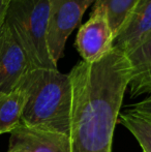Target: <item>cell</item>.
Masks as SVG:
<instances>
[{
	"mask_svg": "<svg viewBox=\"0 0 151 152\" xmlns=\"http://www.w3.org/2000/svg\"><path fill=\"white\" fill-rule=\"evenodd\" d=\"M94 0H49L48 46L56 64L64 53L65 45L81 23L84 12Z\"/></svg>",
	"mask_w": 151,
	"mask_h": 152,
	"instance_id": "4",
	"label": "cell"
},
{
	"mask_svg": "<svg viewBox=\"0 0 151 152\" xmlns=\"http://www.w3.org/2000/svg\"><path fill=\"white\" fill-rule=\"evenodd\" d=\"M139 1L140 0H95L94 7L104 10L114 37L116 38Z\"/></svg>",
	"mask_w": 151,
	"mask_h": 152,
	"instance_id": "11",
	"label": "cell"
},
{
	"mask_svg": "<svg viewBox=\"0 0 151 152\" xmlns=\"http://www.w3.org/2000/svg\"><path fill=\"white\" fill-rule=\"evenodd\" d=\"M151 31V0H140L122 29L117 34L115 47L126 54L135 49Z\"/></svg>",
	"mask_w": 151,
	"mask_h": 152,
	"instance_id": "8",
	"label": "cell"
},
{
	"mask_svg": "<svg viewBox=\"0 0 151 152\" xmlns=\"http://www.w3.org/2000/svg\"><path fill=\"white\" fill-rule=\"evenodd\" d=\"M24 104L25 94L20 88L0 94V134L10 132L20 123Z\"/></svg>",
	"mask_w": 151,
	"mask_h": 152,
	"instance_id": "10",
	"label": "cell"
},
{
	"mask_svg": "<svg viewBox=\"0 0 151 152\" xmlns=\"http://www.w3.org/2000/svg\"><path fill=\"white\" fill-rule=\"evenodd\" d=\"M131 76L129 90L131 97L142 94H151V31L148 35L128 53Z\"/></svg>",
	"mask_w": 151,
	"mask_h": 152,
	"instance_id": "9",
	"label": "cell"
},
{
	"mask_svg": "<svg viewBox=\"0 0 151 152\" xmlns=\"http://www.w3.org/2000/svg\"><path fill=\"white\" fill-rule=\"evenodd\" d=\"M115 37L104 10L94 7L77 34L76 47L83 61H98L114 48Z\"/></svg>",
	"mask_w": 151,
	"mask_h": 152,
	"instance_id": "6",
	"label": "cell"
},
{
	"mask_svg": "<svg viewBox=\"0 0 151 152\" xmlns=\"http://www.w3.org/2000/svg\"><path fill=\"white\" fill-rule=\"evenodd\" d=\"M119 120L135 137L143 152H151V116L128 110L119 115Z\"/></svg>",
	"mask_w": 151,
	"mask_h": 152,
	"instance_id": "12",
	"label": "cell"
},
{
	"mask_svg": "<svg viewBox=\"0 0 151 152\" xmlns=\"http://www.w3.org/2000/svg\"><path fill=\"white\" fill-rule=\"evenodd\" d=\"M5 23L33 67L57 69L48 46L49 0H12Z\"/></svg>",
	"mask_w": 151,
	"mask_h": 152,
	"instance_id": "3",
	"label": "cell"
},
{
	"mask_svg": "<svg viewBox=\"0 0 151 152\" xmlns=\"http://www.w3.org/2000/svg\"><path fill=\"white\" fill-rule=\"evenodd\" d=\"M9 134L7 152H71L69 136L29 126L22 121Z\"/></svg>",
	"mask_w": 151,
	"mask_h": 152,
	"instance_id": "7",
	"label": "cell"
},
{
	"mask_svg": "<svg viewBox=\"0 0 151 152\" xmlns=\"http://www.w3.org/2000/svg\"><path fill=\"white\" fill-rule=\"evenodd\" d=\"M18 88L25 94L23 123L69 136L73 98L69 75L58 68L33 67Z\"/></svg>",
	"mask_w": 151,
	"mask_h": 152,
	"instance_id": "2",
	"label": "cell"
},
{
	"mask_svg": "<svg viewBox=\"0 0 151 152\" xmlns=\"http://www.w3.org/2000/svg\"><path fill=\"white\" fill-rule=\"evenodd\" d=\"M10 1L12 0H0V29L5 22L6 12H7V8Z\"/></svg>",
	"mask_w": 151,
	"mask_h": 152,
	"instance_id": "14",
	"label": "cell"
},
{
	"mask_svg": "<svg viewBox=\"0 0 151 152\" xmlns=\"http://www.w3.org/2000/svg\"><path fill=\"white\" fill-rule=\"evenodd\" d=\"M129 110H133V111H135V112L151 116V94H149V95H148L145 99L142 100V102L133 104V106L129 108Z\"/></svg>",
	"mask_w": 151,
	"mask_h": 152,
	"instance_id": "13",
	"label": "cell"
},
{
	"mask_svg": "<svg viewBox=\"0 0 151 152\" xmlns=\"http://www.w3.org/2000/svg\"><path fill=\"white\" fill-rule=\"evenodd\" d=\"M94 1H95V0H94Z\"/></svg>",
	"mask_w": 151,
	"mask_h": 152,
	"instance_id": "15",
	"label": "cell"
},
{
	"mask_svg": "<svg viewBox=\"0 0 151 152\" xmlns=\"http://www.w3.org/2000/svg\"><path fill=\"white\" fill-rule=\"evenodd\" d=\"M71 152H112L131 70L126 54L114 46L101 60L81 61L71 70Z\"/></svg>",
	"mask_w": 151,
	"mask_h": 152,
	"instance_id": "1",
	"label": "cell"
},
{
	"mask_svg": "<svg viewBox=\"0 0 151 152\" xmlns=\"http://www.w3.org/2000/svg\"><path fill=\"white\" fill-rule=\"evenodd\" d=\"M31 68L28 55L4 22L0 29V94L17 90Z\"/></svg>",
	"mask_w": 151,
	"mask_h": 152,
	"instance_id": "5",
	"label": "cell"
}]
</instances>
